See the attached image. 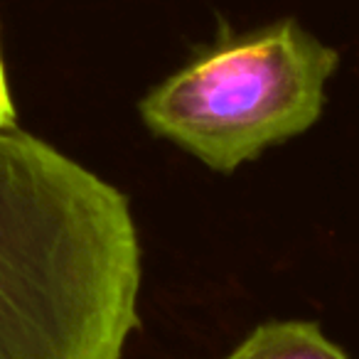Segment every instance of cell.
Returning <instances> with one entry per match:
<instances>
[{"label":"cell","instance_id":"obj_2","mask_svg":"<svg viewBox=\"0 0 359 359\" xmlns=\"http://www.w3.org/2000/svg\"><path fill=\"white\" fill-rule=\"evenodd\" d=\"M337 50L295 20L231 35L222 30L182 69L160 81L138 111L155 135L217 172H231L320 118Z\"/></svg>","mask_w":359,"mask_h":359},{"label":"cell","instance_id":"obj_4","mask_svg":"<svg viewBox=\"0 0 359 359\" xmlns=\"http://www.w3.org/2000/svg\"><path fill=\"white\" fill-rule=\"evenodd\" d=\"M0 126H15V111H13L11 91H8V76L0 55Z\"/></svg>","mask_w":359,"mask_h":359},{"label":"cell","instance_id":"obj_3","mask_svg":"<svg viewBox=\"0 0 359 359\" xmlns=\"http://www.w3.org/2000/svg\"><path fill=\"white\" fill-rule=\"evenodd\" d=\"M224 359H349L342 347L330 342L318 323L273 320L264 323Z\"/></svg>","mask_w":359,"mask_h":359},{"label":"cell","instance_id":"obj_1","mask_svg":"<svg viewBox=\"0 0 359 359\" xmlns=\"http://www.w3.org/2000/svg\"><path fill=\"white\" fill-rule=\"evenodd\" d=\"M140 271L128 197L0 126V359H123Z\"/></svg>","mask_w":359,"mask_h":359}]
</instances>
